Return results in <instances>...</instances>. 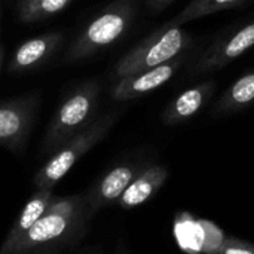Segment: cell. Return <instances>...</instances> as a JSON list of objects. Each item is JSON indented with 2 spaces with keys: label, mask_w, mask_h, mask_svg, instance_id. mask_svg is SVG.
Listing matches in <instances>:
<instances>
[{
  "label": "cell",
  "mask_w": 254,
  "mask_h": 254,
  "mask_svg": "<svg viewBox=\"0 0 254 254\" xmlns=\"http://www.w3.org/2000/svg\"><path fill=\"white\" fill-rule=\"evenodd\" d=\"M174 235L180 249L188 254L211 253L226 237L213 222L195 219L189 213H180L176 217Z\"/></svg>",
  "instance_id": "obj_9"
},
{
  "label": "cell",
  "mask_w": 254,
  "mask_h": 254,
  "mask_svg": "<svg viewBox=\"0 0 254 254\" xmlns=\"http://www.w3.org/2000/svg\"><path fill=\"white\" fill-rule=\"evenodd\" d=\"M208 254H254V246L234 237H225L222 244Z\"/></svg>",
  "instance_id": "obj_18"
},
{
  "label": "cell",
  "mask_w": 254,
  "mask_h": 254,
  "mask_svg": "<svg viewBox=\"0 0 254 254\" xmlns=\"http://www.w3.org/2000/svg\"><path fill=\"white\" fill-rule=\"evenodd\" d=\"M70 3L71 0H28L18 6V15L22 22L30 24L61 12Z\"/></svg>",
  "instance_id": "obj_17"
},
{
  "label": "cell",
  "mask_w": 254,
  "mask_h": 254,
  "mask_svg": "<svg viewBox=\"0 0 254 254\" xmlns=\"http://www.w3.org/2000/svg\"><path fill=\"white\" fill-rule=\"evenodd\" d=\"M216 89L217 83L213 79L199 82L185 89L167 104L161 116L162 122L167 127H177L190 121L208 104Z\"/></svg>",
  "instance_id": "obj_10"
},
{
  "label": "cell",
  "mask_w": 254,
  "mask_h": 254,
  "mask_svg": "<svg viewBox=\"0 0 254 254\" xmlns=\"http://www.w3.org/2000/svg\"><path fill=\"white\" fill-rule=\"evenodd\" d=\"M168 174V168L164 165H150L143 168L118 199L119 205L129 210L144 204L164 186Z\"/></svg>",
  "instance_id": "obj_13"
},
{
  "label": "cell",
  "mask_w": 254,
  "mask_h": 254,
  "mask_svg": "<svg viewBox=\"0 0 254 254\" xmlns=\"http://www.w3.org/2000/svg\"><path fill=\"white\" fill-rule=\"evenodd\" d=\"M63 34L61 33H45L37 37H33L18 46L15 51L9 71L12 73H27L43 64L61 45Z\"/></svg>",
  "instance_id": "obj_12"
},
{
  "label": "cell",
  "mask_w": 254,
  "mask_h": 254,
  "mask_svg": "<svg viewBox=\"0 0 254 254\" xmlns=\"http://www.w3.org/2000/svg\"><path fill=\"white\" fill-rule=\"evenodd\" d=\"M250 0H190L183 10L173 18L176 24H188L190 21L199 19L202 16H208L217 12H223L228 9H234L249 3Z\"/></svg>",
  "instance_id": "obj_16"
},
{
  "label": "cell",
  "mask_w": 254,
  "mask_h": 254,
  "mask_svg": "<svg viewBox=\"0 0 254 254\" xmlns=\"http://www.w3.org/2000/svg\"><path fill=\"white\" fill-rule=\"evenodd\" d=\"M254 106V68L249 70L232 82L226 91L217 98L213 113L216 116H228L244 112Z\"/></svg>",
  "instance_id": "obj_14"
},
{
  "label": "cell",
  "mask_w": 254,
  "mask_h": 254,
  "mask_svg": "<svg viewBox=\"0 0 254 254\" xmlns=\"http://www.w3.org/2000/svg\"><path fill=\"white\" fill-rule=\"evenodd\" d=\"M3 58H4V49L0 45V70H1V64H3Z\"/></svg>",
  "instance_id": "obj_20"
},
{
  "label": "cell",
  "mask_w": 254,
  "mask_h": 254,
  "mask_svg": "<svg viewBox=\"0 0 254 254\" xmlns=\"http://www.w3.org/2000/svg\"><path fill=\"white\" fill-rule=\"evenodd\" d=\"M254 48V18L240 25H234L219 34L213 43L198 57L190 74H210L237 61Z\"/></svg>",
  "instance_id": "obj_6"
},
{
  "label": "cell",
  "mask_w": 254,
  "mask_h": 254,
  "mask_svg": "<svg viewBox=\"0 0 254 254\" xmlns=\"http://www.w3.org/2000/svg\"><path fill=\"white\" fill-rule=\"evenodd\" d=\"M85 211H88L86 198H55L40 219L13 246L9 254H22L42 246L58 244L60 241H64L65 238L71 237L79 223L85 220Z\"/></svg>",
  "instance_id": "obj_4"
},
{
  "label": "cell",
  "mask_w": 254,
  "mask_h": 254,
  "mask_svg": "<svg viewBox=\"0 0 254 254\" xmlns=\"http://www.w3.org/2000/svg\"><path fill=\"white\" fill-rule=\"evenodd\" d=\"M138 0H115L77 36L65 54L67 63L85 60L113 45L131 28Z\"/></svg>",
  "instance_id": "obj_3"
},
{
  "label": "cell",
  "mask_w": 254,
  "mask_h": 254,
  "mask_svg": "<svg viewBox=\"0 0 254 254\" xmlns=\"http://www.w3.org/2000/svg\"><path fill=\"white\" fill-rule=\"evenodd\" d=\"M100 98V83L85 82L73 89L52 116L43 135L42 155H54L63 144L95 121Z\"/></svg>",
  "instance_id": "obj_1"
},
{
  "label": "cell",
  "mask_w": 254,
  "mask_h": 254,
  "mask_svg": "<svg viewBox=\"0 0 254 254\" xmlns=\"http://www.w3.org/2000/svg\"><path fill=\"white\" fill-rule=\"evenodd\" d=\"M25 1H28V0H18V3L21 4V3H25Z\"/></svg>",
  "instance_id": "obj_21"
},
{
  "label": "cell",
  "mask_w": 254,
  "mask_h": 254,
  "mask_svg": "<svg viewBox=\"0 0 254 254\" xmlns=\"http://www.w3.org/2000/svg\"><path fill=\"white\" fill-rule=\"evenodd\" d=\"M174 1L176 0H146V4L152 13H159L164 9H167L170 4H173Z\"/></svg>",
  "instance_id": "obj_19"
},
{
  "label": "cell",
  "mask_w": 254,
  "mask_h": 254,
  "mask_svg": "<svg viewBox=\"0 0 254 254\" xmlns=\"http://www.w3.org/2000/svg\"><path fill=\"white\" fill-rule=\"evenodd\" d=\"M55 196L51 190H36L33 198L25 204L22 208L18 220L12 226L10 232L7 234L3 246L0 249V254H9L13 246L28 232V229L40 219V216L48 210V207L54 202Z\"/></svg>",
  "instance_id": "obj_15"
},
{
  "label": "cell",
  "mask_w": 254,
  "mask_h": 254,
  "mask_svg": "<svg viewBox=\"0 0 254 254\" xmlns=\"http://www.w3.org/2000/svg\"><path fill=\"white\" fill-rule=\"evenodd\" d=\"M0 16H1V4H0Z\"/></svg>",
  "instance_id": "obj_22"
},
{
  "label": "cell",
  "mask_w": 254,
  "mask_h": 254,
  "mask_svg": "<svg viewBox=\"0 0 254 254\" xmlns=\"http://www.w3.org/2000/svg\"><path fill=\"white\" fill-rule=\"evenodd\" d=\"M39 95L28 94L0 101V146L13 152L25 150L36 113Z\"/></svg>",
  "instance_id": "obj_7"
},
{
  "label": "cell",
  "mask_w": 254,
  "mask_h": 254,
  "mask_svg": "<svg viewBox=\"0 0 254 254\" xmlns=\"http://www.w3.org/2000/svg\"><path fill=\"white\" fill-rule=\"evenodd\" d=\"M193 37L190 33L176 24L174 19L156 28L146 39L128 51L115 65V76L118 79L132 73L147 70L164 63H168L193 48Z\"/></svg>",
  "instance_id": "obj_2"
},
{
  "label": "cell",
  "mask_w": 254,
  "mask_h": 254,
  "mask_svg": "<svg viewBox=\"0 0 254 254\" xmlns=\"http://www.w3.org/2000/svg\"><path fill=\"white\" fill-rule=\"evenodd\" d=\"M188 60L189 54L186 52L161 65L118 79V82L112 88V98L115 101H129L164 86L170 79H173L177 74V71Z\"/></svg>",
  "instance_id": "obj_8"
},
{
  "label": "cell",
  "mask_w": 254,
  "mask_h": 254,
  "mask_svg": "<svg viewBox=\"0 0 254 254\" xmlns=\"http://www.w3.org/2000/svg\"><path fill=\"white\" fill-rule=\"evenodd\" d=\"M143 168L137 165H119L110 170L88 193L86 196V207L88 213L92 214L103 207L118 201L121 195L125 192L128 185L135 179V176Z\"/></svg>",
  "instance_id": "obj_11"
},
{
  "label": "cell",
  "mask_w": 254,
  "mask_h": 254,
  "mask_svg": "<svg viewBox=\"0 0 254 254\" xmlns=\"http://www.w3.org/2000/svg\"><path fill=\"white\" fill-rule=\"evenodd\" d=\"M118 118V112H110L95 119L89 127L63 144L36 173L33 180L36 190H51L86 152H89L109 134Z\"/></svg>",
  "instance_id": "obj_5"
}]
</instances>
